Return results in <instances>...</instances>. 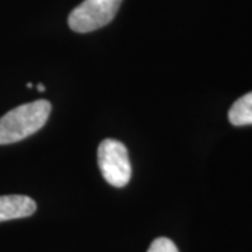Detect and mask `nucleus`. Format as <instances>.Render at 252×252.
Masks as SVG:
<instances>
[{"instance_id":"1","label":"nucleus","mask_w":252,"mask_h":252,"mask_svg":"<svg viewBox=\"0 0 252 252\" xmlns=\"http://www.w3.org/2000/svg\"><path fill=\"white\" fill-rule=\"evenodd\" d=\"M52 105L46 99H36L9 111L0 118V144L17 143L36 133L45 125Z\"/></svg>"},{"instance_id":"2","label":"nucleus","mask_w":252,"mask_h":252,"mask_svg":"<svg viewBox=\"0 0 252 252\" xmlns=\"http://www.w3.org/2000/svg\"><path fill=\"white\" fill-rule=\"evenodd\" d=\"M97 156L101 174L109 185L122 188L129 184L132 165L125 144L115 139H105L99 143Z\"/></svg>"},{"instance_id":"3","label":"nucleus","mask_w":252,"mask_h":252,"mask_svg":"<svg viewBox=\"0 0 252 252\" xmlns=\"http://www.w3.org/2000/svg\"><path fill=\"white\" fill-rule=\"evenodd\" d=\"M122 0H84L69 14V27L76 32H91L109 24Z\"/></svg>"},{"instance_id":"4","label":"nucleus","mask_w":252,"mask_h":252,"mask_svg":"<svg viewBox=\"0 0 252 252\" xmlns=\"http://www.w3.org/2000/svg\"><path fill=\"white\" fill-rule=\"evenodd\" d=\"M36 203L26 195L0 196V223L16 219H24L34 215Z\"/></svg>"},{"instance_id":"5","label":"nucleus","mask_w":252,"mask_h":252,"mask_svg":"<svg viewBox=\"0 0 252 252\" xmlns=\"http://www.w3.org/2000/svg\"><path fill=\"white\" fill-rule=\"evenodd\" d=\"M228 121L234 126L252 125V91L233 104L228 111Z\"/></svg>"},{"instance_id":"6","label":"nucleus","mask_w":252,"mask_h":252,"mask_svg":"<svg viewBox=\"0 0 252 252\" xmlns=\"http://www.w3.org/2000/svg\"><path fill=\"white\" fill-rule=\"evenodd\" d=\"M147 252H180L177 245L172 243L170 238L165 237H158L156 238L152 245L149 247Z\"/></svg>"},{"instance_id":"7","label":"nucleus","mask_w":252,"mask_h":252,"mask_svg":"<svg viewBox=\"0 0 252 252\" xmlns=\"http://www.w3.org/2000/svg\"><path fill=\"white\" fill-rule=\"evenodd\" d=\"M36 90L38 91H45V86H42V84H36Z\"/></svg>"}]
</instances>
